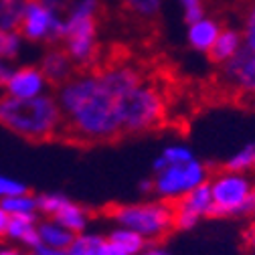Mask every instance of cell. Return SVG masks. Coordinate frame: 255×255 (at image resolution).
<instances>
[{
  "label": "cell",
  "mask_w": 255,
  "mask_h": 255,
  "mask_svg": "<svg viewBox=\"0 0 255 255\" xmlns=\"http://www.w3.org/2000/svg\"><path fill=\"white\" fill-rule=\"evenodd\" d=\"M106 239L112 241L114 245H118L120 249H124L126 253H130V255H138V253L148 245V241H146L140 233L128 229V227H120V225H116V227L106 235Z\"/></svg>",
  "instance_id": "cell-19"
},
{
  "label": "cell",
  "mask_w": 255,
  "mask_h": 255,
  "mask_svg": "<svg viewBox=\"0 0 255 255\" xmlns=\"http://www.w3.org/2000/svg\"><path fill=\"white\" fill-rule=\"evenodd\" d=\"M225 168L227 170H233V172H243V174H247L249 170H253L255 168V144H245L243 148H239L237 152H233L227 158Z\"/></svg>",
  "instance_id": "cell-26"
},
{
  "label": "cell",
  "mask_w": 255,
  "mask_h": 255,
  "mask_svg": "<svg viewBox=\"0 0 255 255\" xmlns=\"http://www.w3.org/2000/svg\"><path fill=\"white\" fill-rule=\"evenodd\" d=\"M138 186H140V193H144V195H150V193H154V180H152V178H146V180H142Z\"/></svg>",
  "instance_id": "cell-39"
},
{
  "label": "cell",
  "mask_w": 255,
  "mask_h": 255,
  "mask_svg": "<svg viewBox=\"0 0 255 255\" xmlns=\"http://www.w3.org/2000/svg\"><path fill=\"white\" fill-rule=\"evenodd\" d=\"M18 33L26 43L35 45H61L65 26L61 24V20L39 0H28Z\"/></svg>",
  "instance_id": "cell-8"
},
{
  "label": "cell",
  "mask_w": 255,
  "mask_h": 255,
  "mask_svg": "<svg viewBox=\"0 0 255 255\" xmlns=\"http://www.w3.org/2000/svg\"><path fill=\"white\" fill-rule=\"evenodd\" d=\"M39 237H41V243L45 247H53V249H69V245L73 243L75 235L71 231H67L63 225H59V223L55 219H43L39 221Z\"/></svg>",
  "instance_id": "cell-18"
},
{
  "label": "cell",
  "mask_w": 255,
  "mask_h": 255,
  "mask_svg": "<svg viewBox=\"0 0 255 255\" xmlns=\"http://www.w3.org/2000/svg\"><path fill=\"white\" fill-rule=\"evenodd\" d=\"M245 47L243 43V35H241V28H233V26H223L221 35L217 37L209 57L213 63L217 65H225L227 61H231L233 57H237L241 53V49Z\"/></svg>",
  "instance_id": "cell-16"
},
{
  "label": "cell",
  "mask_w": 255,
  "mask_h": 255,
  "mask_svg": "<svg viewBox=\"0 0 255 255\" xmlns=\"http://www.w3.org/2000/svg\"><path fill=\"white\" fill-rule=\"evenodd\" d=\"M158 156H160L162 160L166 162V166H170V164H184V162H190V160H195V158H197L193 148L186 146V144H170Z\"/></svg>",
  "instance_id": "cell-27"
},
{
  "label": "cell",
  "mask_w": 255,
  "mask_h": 255,
  "mask_svg": "<svg viewBox=\"0 0 255 255\" xmlns=\"http://www.w3.org/2000/svg\"><path fill=\"white\" fill-rule=\"evenodd\" d=\"M43 2L65 26L77 18L98 16L102 8V0H39Z\"/></svg>",
  "instance_id": "cell-15"
},
{
  "label": "cell",
  "mask_w": 255,
  "mask_h": 255,
  "mask_svg": "<svg viewBox=\"0 0 255 255\" xmlns=\"http://www.w3.org/2000/svg\"><path fill=\"white\" fill-rule=\"evenodd\" d=\"M28 0H0V30H18Z\"/></svg>",
  "instance_id": "cell-20"
},
{
  "label": "cell",
  "mask_w": 255,
  "mask_h": 255,
  "mask_svg": "<svg viewBox=\"0 0 255 255\" xmlns=\"http://www.w3.org/2000/svg\"><path fill=\"white\" fill-rule=\"evenodd\" d=\"M8 223H10V215L0 207V239L6 235V229H8Z\"/></svg>",
  "instance_id": "cell-37"
},
{
  "label": "cell",
  "mask_w": 255,
  "mask_h": 255,
  "mask_svg": "<svg viewBox=\"0 0 255 255\" xmlns=\"http://www.w3.org/2000/svg\"><path fill=\"white\" fill-rule=\"evenodd\" d=\"M49 91L51 83L39 65H20L12 69L2 93L18 100H30L39 98V95H47Z\"/></svg>",
  "instance_id": "cell-11"
},
{
  "label": "cell",
  "mask_w": 255,
  "mask_h": 255,
  "mask_svg": "<svg viewBox=\"0 0 255 255\" xmlns=\"http://www.w3.org/2000/svg\"><path fill=\"white\" fill-rule=\"evenodd\" d=\"M0 126L28 142H47L63 134V114L53 93L30 100L0 93Z\"/></svg>",
  "instance_id": "cell-2"
},
{
  "label": "cell",
  "mask_w": 255,
  "mask_h": 255,
  "mask_svg": "<svg viewBox=\"0 0 255 255\" xmlns=\"http://www.w3.org/2000/svg\"><path fill=\"white\" fill-rule=\"evenodd\" d=\"M118 2L130 14H134L142 20L158 18L164 8V0H118Z\"/></svg>",
  "instance_id": "cell-21"
},
{
  "label": "cell",
  "mask_w": 255,
  "mask_h": 255,
  "mask_svg": "<svg viewBox=\"0 0 255 255\" xmlns=\"http://www.w3.org/2000/svg\"><path fill=\"white\" fill-rule=\"evenodd\" d=\"M176 4L180 8L182 20L186 24L188 22H195V20H199V18H203L207 14L205 0H176Z\"/></svg>",
  "instance_id": "cell-29"
},
{
  "label": "cell",
  "mask_w": 255,
  "mask_h": 255,
  "mask_svg": "<svg viewBox=\"0 0 255 255\" xmlns=\"http://www.w3.org/2000/svg\"><path fill=\"white\" fill-rule=\"evenodd\" d=\"M138 255H170V251L160 241H150Z\"/></svg>",
  "instance_id": "cell-32"
},
{
  "label": "cell",
  "mask_w": 255,
  "mask_h": 255,
  "mask_svg": "<svg viewBox=\"0 0 255 255\" xmlns=\"http://www.w3.org/2000/svg\"><path fill=\"white\" fill-rule=\"evenodd\" d=\"M241 35H243L245 47L255 51V0H251L249 6L245 8L243 24H241Z\"/></svg>",
  "instance_id": "cell-30"
},
{
  "label": "cell",
  "mask_w": 255,
  "mask_h": 255,
  "mask_svg": "<svg viewBox=\"0 0 255 255\" xmlns=\"http://www.w3.org/2000/svg\"><path fill=\"white\" fill-rule=\"evenodd\" d=\"M172 207H174V229L176 231L195 229L201 223V219L213 217V195L209 182L190 190L184 199H180Z\"/></svg>",
  "instance_id": "cell-10"
},
{
  "label": "cell",
  "mask_w": 255,
  "mask_h": 255,
  "mask_svg": "<svg viewBox=\"0 0 255 255\" xmlns=\"http://www.w3.org/2000/svg\"><path fill=\"white\" fill-rule=\"evenodd\" d=\"M39 221H41V219H39V213L10 217V223H8V229H6L4 239H10V241H14V243H20L30 231L37 229Z\"/></svg>",
  "instance_id": "cell-22"
},
{
  "label": "cell",
  "mask_w": 255,
  "mask_h": 255,
  "mask_svg": "<svg viewBox=\"0 0 255 255\" xmlns=\"http://www.w3.org/2000/svg\"><path fill=\"white\" fill-rule=\"evenodd\" d=\"M51 219H55L59 225H63L67 231H71L73 235H79V233L87 231L89 211L83 205H79V203H75V201L69 199L65 205H63V209L55 217H51Z\"/></svg>",
  "instance_id": "cell-17"
},
{
  "label": "cell",
  "mask_w": 255,
  "mask_h": 255,
  "mask_svg": "<svg viewBox=\"0 0 255 255\" xmlns=\"http://www.w3.org/2000/svg\"><path fill=\"white\" fill-rule=\"evenodd\" d=\"M221 30H223V24L217 18L205 14L203 18L186 24V43L195 53L209 55L217 37L221 35Z\"/></svg>",
  "instance_id": "cell-14"
},
{
  "label": "cell",
  "mask_w": 255,
  "mask_h": 255,
  "mask_svg": "<svg viewBox=\"0 0 255 255\" xmlns=\"http://www.w3.org/2000/svg\"><path fill=\"white\" fill-rule=\"evenodd\" d=\"M30 253L33 255H69L67 249H53V247H45V245L37 247L35 251H30Z\"/></svg>",
  "instance_id": "cell-36"
},
{
  "label": "cell",
  "mask_w": 255,
  "mask_h": 255,
  "mask_svg": "<svg viewBox=\"0 0 255 255\" xmlns=\"http://www.w3.org/2000/svg\"><path fill=\"white\" fill-rule=\"evenodd\" d=\"M106 237H102L100 233H79L75 235L73 243L69 245V255H100V249L104 245Z\"/></svg>",
  "instance_id": "cell-24"
},
{
  "label": "cell",
  "mask_w": 255,
  "mask_h": 255,
  "mask_svg": "<svg viewBox=\"0 0 255 255\" xmlns=\"http://www.w3.org/2000/svg\"><path fill=\"white\" fill-rule=\"evenodd\" d=\"M122 134H146L160 128L166 120V98L156 83L144 79L138 87L116 100Z\"/></svg>",
  "instance_id": "cell-3"
},
{
  "label": "cell",
  "mask_w": 255,
  "mask_h": 255,
  "mask_svg": "<svg viewBox=\"0 0 255 255\" xmlns=\"http://www.w3.org/2000/svg\"><path fill=\"white\" fill-rule=\"evenodd\" d=\"M63 114V136L77 144H106L122 136L116 98L104 85L98 69L77 71L55 87Z\"/></svg>",
  "instance_id": "cell-1"
},
{
  "label": "cell",
  "mask_w": 255,
  "mask_h": 255,
  "mask_svg": "<svg viewBox=\"0 0 255 255\" xmlns=\"http://www.w3.org/2000/svg\"><path fill=\"white\" fill-rule=\"evenodd\" d=\"M79 71L93 69L100 59V20L98 16H85L65 24L61 41Z\"/></svg>",
  "instance_id": "cell-7"
},
{
  "label": "cell",
  "mask_w": 255,
  "mask_h": 255,
  "mask_svg": "<svg viewBox=\"0 0 255 255\" xmlns=\"http://www.w3.org/2000/svg\"><path fill=\"white\" fill-rule=\"evenodd\" d=\"M221 81L233 93L255 102V51L243 47L237 57L221 65Z\"/></svg>",
  "instance_id": "cell-9"
},
{
  "label": "cell",
  "mask_w": 255,
  "mask_h": 255,
  "mask_svg": "<svg viewBox=\"0 0 255 255\" xmlns=\"http://www.w3.org/2000/svg\"><path fill=\"white\" fill-rule=\"evenodd\" d=\"M39 67L49 79L53 87L63 85L67 79H71L79 69L75 67V63L67 55V51L63 49V45H51L45 49V53L39 59Z\"/></svg>",
  "instance_id": "cell-13"
},
{
  "label": "cell",
  "mask_w": 255,
  "mask_h": 255,
  "mask_svg": "<svg viewBox=\"0 0 255 255\" xmlns=\"http://www.w3.org/2000/svg\"><path fill=\"white\" fill-rule=\"evenodd\" d=\"M28 193V186L16 178H8L4 174H0V201L6 197H14V195H22Z\"/></svg>",
  "instance_id": "cell-31"
},
{
  "label": "cell",
  "mask_w": 255,
  "mask_h": 255,
  "mask_svg": "<svg viewBox=\"0 0 255 255\" xmlns=\"http://www.w3.org/2000/svg\"><path fill=\"white\" fill-rule=\"evenodd\" d=\"M69 199L61 193H43V195H37V211L39 215H45V217H55L63 205H65Z\"/></svg>",
  "instance_id": "cell-28"
},
{
  "label": "cell",
  "mask_w": 255,
  "mask_h": 255,
  "mask_svg": "<svg viewBox=\"0 0 255 255\" xmlns=\"http://www.w3.org/2000/svg\"><path fill=\"white\" fill-rule=\"evenodd\" d=\"M110 217L116 225L140 233L148 243L164 239L174 229V207L162 199L116 205Z\"/></svg>",
  "instance_id": "cell-4"
},
{
  "label": "cell",
  "mask_w": 255,
  "mask_h": 255,
  "mask_svg": "<svg viewBox=\"0 0 255 255\" xmlns=\"http://www.w3.org/2000/svg\"><path fill=\"white\" fill-rule=\"evenodd\" d=\"M0 207H2L10 217L39 213V211H37V195H30V193H22V195H14V197H6V199L0 201Z\"/></svg>",
  "instance_id": "cell-25"
},
{
  "label": "cell",
  "mask_w": 255,
  "mask_h": 255,
  "mask_svg": "<svg viewBox=\"0 0 255 255\" xmlns=\"http://www.w3.org/2000/svg\"><path fill=\"white\" fill-rule=\"evenodd\" d=\"M211 172L205 162H201L199 158L184 164H170L162 168L160 172H154V195L158 199H162L170 205L178 203L184 199L190 190H195L197 186L209 182Z\"/></svg>",
  "instance_id": "cell-6"
},
{
  "label": "cell",
  "mask_w": 255,
  "mask_h": 255,
  "mask_svg": "<svg viewBox=\"0 0 255 255\" xmlns=\"http://www.w3.org/2000/svg\"><path fill=\"white\" fill-rule=\"evenodd\" d=\"M12 63H8V61H4V59H0V93L4 91V85H6V81H8V77H10V73H12Z\"/></svg>",
  "instance_id": "cell-33"
},
{
  "label": "cell",
  "mask_w": 255,
  "mask_h": 255,
  "mask_svg": "<svg viewBox=\"0 0 255 255\" xmlns=\"http://www.w3.org/2000/svg\"><path fill=\"white\" fill-rule=\"evenodd\" d=\"M243 243L247 245V249H251V251L255 253V221L245 229V233H243Z\"/></svg>",
  "instance_id": "cell-35"
},
{
  "label": "cell",
  "mask_w": 255,
  "mask_h": 255,
  "mask_svg": "<svg viewBox=\"0 0 255 255\" xmlns=\"http://www.w3.org/2000/svg\"><path fill=\"white\" fill-rule=\"evenodd\" d=\"M0 255H33L26 249H16V247H0Z\"/></svg>",
  "instance_id": "cell-38"
},
{
  "label": "cell",
  "mask_w": 255,
  "mask_h": 255,
  "mask_svg": "<svg viewBox=\"0 0 255 255\" xmlns=\"http://www.w3.org/2000/svg\"><path fill=\"white\" fill-rule=\"evenodd\" d=\"M104 85L110 89V93L118 100L120 95L128 93L130 89L138 87L146 77L142 73V69L130 61H114L108 63L102 69H98Z\"/></svg>",
  "instance_id": "cell-12"
},
{
  "label": "cell",
  "mask_w": 255,
  "mask_h": 255,
  "mask_svg": "<svg viewBox=\"0 0 255 255\" xmlns=\"http://www.w3.org/2000/svg\"><path fill=\"white\" fill-rule=\"evenodd\" d=\"M26 41L18 30H0V59L4 61H16L24 51Z\"/></svg>",
  "instance_id": "cell-23"
},
{
  "label": "cell",
  "mask_w": 255,
  "mask_h": 255,
  "mask_svg": "<svg viewBox=\"0 0 255 255\" xmlns=\"http://www.w3.org/2000/svg\"><path fill=\"white\" fill-rule=\"evenodd\" d=\"M213 195V217H241L255 209V180L249 174L217 170L209 178Z\"/></svg>",
  "instance_id": "cell-5"
},
{
  "label": "cell",
  "mask_w": 255,
  "mask_h": 255,
  "mask_svg": "<svg viewBox=\"0 0 255 255\" xmlns=\"http://www.w3.org/2000/svg\"><path fill=\"white\" fill-rule=\"evenodd\" d=\"M100 255H130V253H126L124 249H120L118 245H114L112 241H104V245H102V249H100Z\"/></svg>",
  "instance_id": "cell-34"
}]
</instances>
